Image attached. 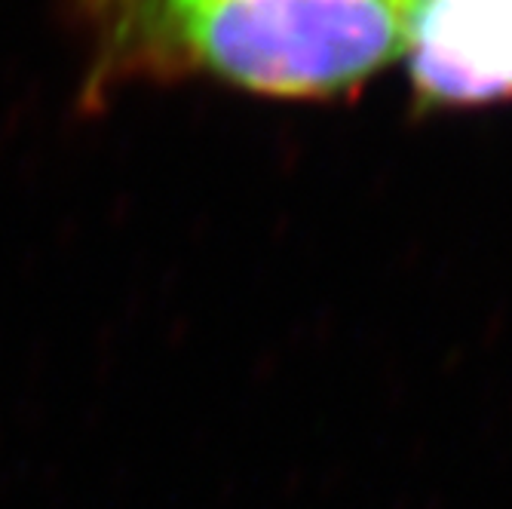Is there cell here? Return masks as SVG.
Here are the masks:
<instances>
[{
  "label": "cell",
  "mask_w": 512,
  "mask_h": 509,
  "mask_svg": "<svg viewBox=\"0 0 512 509\" xmlns=\"http://www.w3.org/2000/svg\"><path fill=\"white\" fill-rule=\"evenodd\" d=\"M86 96L200 71L283 99L335 96L405 53V0H71Z\"/></svg>",
  "instance_id": "6da1fadb"
},
{
  "label": "cell",
  "mask_w": 512,
  "mask_h": 509,
  "mask_svg": "<svg viewBox=\"0 0 512 509\" xmlns=\"http://www.w3.org/2000/svg\"><path fill=\"white\" fill-rule=\"evenodd\" d=\"M405 40L427 105L512 99V0H405Z\"/></svg>",
  "instance_id": "7a4b0ae2"
}]
</instances>
